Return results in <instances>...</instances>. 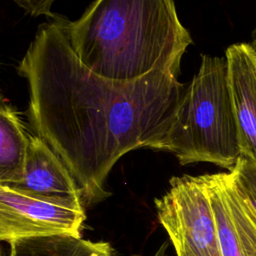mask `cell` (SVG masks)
<instances>
[{
  "label": "cell",
  "mask_w": 256,
  "mask_h": 256,
  "mask_svg": "<svg viewBox=\"0 0 256 256\" xmlns=\"http://www.w3.org/2000/svg\"><path fill=\"white\" fill-rule=\"evenodd\" d=\"M17 70L28 82L31 127L70 170L86 204L107 196V175L124 154L156 149L186 89L161 70L130 82L97 75L75 54L67 19L56 15L38 27Z\"/></svg>",
  "instance_id": "6da1fadb"
},
{
  "label": "cell",
  "mask_w": 256,
  "mask_h": 256,
  "mask_svg": "<svg viewBox=\"0 0 256 256\" xmlns=\"http://www.w3.org/2000/svg\"><path fill=\"white\" fill-rule=\"evenodd\" d=\"M67 32L83 65L118 82L157 70L178 76L192 43L174 0H95L79 19L67 20Z\"/></svg>",
  "instance_id": "7a4b0ae2"
},
{
  "label": "cell",
  "mask_w": 256,
  "mask_h": 256,
  "mask_svg": "<svg viewBox=\"0 0 256 256\" xmlns=\"http://www.w3.org/2000/svg\"><path fill=\"white\" fill-rule=\"evenodd\" d=\"M201 57L200 68L186 86L171 126L156 150L173 153L182 165L209 162L231 171L241 149L227 61Z\"/></svg>",
  "instance_id": "3957f363"
},
{
  "label": "cell",
  "mask_w": 256,
  "mask_h": 256,
  "mask_svg": "<svg viewBox=\"0 0 256 256\" xmlns=\"http://www.w3.org/2000/svg\"><path fill=\"white\" fill-rule=\"evenodd\" d=\"M154 203L177 256H221L213 210L200 176L172 177L168 191Z\"/></svg>",
  "instance_id": "277c9868"
},
{
  "label": "cell",
  "mask_w": 256,
  "mask_h": 256,
  "mask_svg": "<svg viewBox=\"0 0 256 256\" xmlns=\"http://www.w3.org/2000/svg\"><path fill=\"white\" fill-rule=\"evenodd\" d=\"M83 203L32 196L0 185V239L8 243L31 237H81Z\"/></svg>",
  "instance_id": "5b68a950"
},
{
  "label": "cell",
  "mask_w": 256,
  "mask_h": 256,
  "mask_svg": "<svg viewBox=\"0 0 256 256\" xmlns=\"http://www.w3.org/2000/svg\"><path fill=\"white\" fill-rule=\"evenodd\" d=\"M213 210L221 256H256V222L230 172L200 175Z\"/></svg>",
  "instance_id": "8992f818"
},
{
  "label": "cell",
  "mask_w": 256,
  "mask_h": 256,
  "mask_svg": "<svg viewBox=\"0 0 256 256\" xmlns=\"http://www.w3.org/2000/svg\"><path fill=\"white\" fill-rule=\"evenodd\" d=\"M225 58L241 156L256 163V51L250 43H236Z\"/></svg>",
  "instance_id": "52a82bcc"
},
{
  "label": "cell",
  "mask_w": 256,
  "mask_h": 256,
  "mask_svg": "<svg viewBox=\"0 0 256 256\" xmlns=\"http://www.w3.org/2000/svg\"><path fill=\"white\" fill-rule=\"evenodd\" d=\"M6 187L32 196L83 203L80 189L70 170L37 135L30 136L22 179Z\"/></svg>",
  "instance_id": "ba28073f"
},
{
  "label": "cell",
  "mask_w": 256,
  "mask_h": 256,
  "mask_svg": "<svg viewBox=\"0 0 256 256\" xmlns=\"http://www.w3.org/2000/svg\"><path fill=\"white\" fill-rule=\"evenodd\" d=\"M30 136L15 108L0 106V185L19 182L24 174Z\"/></svg>",
  "instance_id": "9c48e42d"
},
{
  "label": "cell",
  "mask_w": 256,
  "mask_h": 256,
  "mask_svg": "<svg viewBox=\"0 0 256 256\" xmlns=\"http://www.w3.org/2000/svg\"><path fill=\"white\" fill-rule=\"evenodd\" d=\"M9 244V256H113L108 242L66 234L24 238Z\"/></svg>",
  "instance_id": "30bf717a"
},
{
  "label": "cell",
  "mask_w": 256,
  "mask_h": 256,
  "mask_svg": "<svg viewBox=\"0 0 256 256\" xmlns=\"http://www.w3.org/2000/svg\"><path fill=\"white\" fill-rule=\"evenodd\" d=\"M229 172L237 193L256 222V163L241 156Z\"/></svg>",
  "instance_id": "8fae6325"
},
{
  "label": "cell",
  "mask_w": 256,
  "mask_h": 256,
  "mask_svg": "<svg viewBox=\"0 0 256 256\" xmlns=\"http://www.w3.org/2000/svg\"><path fill=\"white\" fill-rule=\"evenodd\" d=\"M19 7L24 9L26 13L33 17L46 15L50 18L55 15L51 12V7L56 0H12Z\"/></svg>",
  "instance_id": "7c38bea8"
},
{
  "label": "cell",
  "mask_w": 256,
  "mask_h": 256,
  "mask_svg": "<svg viewBox=\"0 0 256 256\" xmlns=\"http://www.w3.org/2000/svg\"><path fill=\"white\" fill-rule=\"evenodd\" d=\"M166 247H167V243L165 242V243L158 249V251L156 252V254H155L154 256H166V253H165ZM134 256H136V255H134Z\"/></svg>",
  "instance_id": "4fadbf2b"
},
{
  "label": "cell",
  "mask_w": 256,
  "mask_h": 256,
  "mask_svg": "<svg viewBox=\"0 0 256 256\" xmlns=\"http://www.w3.org/2000/svg\"><path fill=\"white\" fill-rule=\"evenodd\" d=\"M253 36H254V37H253V40H252V42H251L250 44H251V46L254 48V50H256V30H255Z\"/></svg>",
  "instance_id": "5bb4252c"
},
{
  "label": "cell",
  "mask_w": 256,
  "mask_h": 256,
  "mask_svg": "<svg viewBox=\"0 0 256 256\" xmlns=\"http://www.w3.org/2000/svg\"><path fill=\"white\" fill-rule=\"evenodd\" d=\"M255 51H256V50H255Z\"/></svg>",
  "instance_id": "9a60e30c"
}]
</instances>
